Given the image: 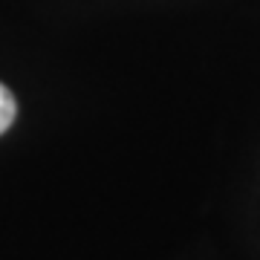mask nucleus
Instances as JSON below:
<instances>
[{
    "instance_id": "f257e3e1",
    "label": "nucleus",
    "mask_w": 260,
    "mask_h": 260,
    "mask_svg": "<svg viewBox=\"0 0 260 260\" xmlns=\"http://www.w3.org/2000/svg\"><path fill=\"white\" fill-rule=\"evenodd\" d=\"M15 116H18V102H15V95L6 84H0V136L12 127Z\"/></svg>"
}]
</instances>
